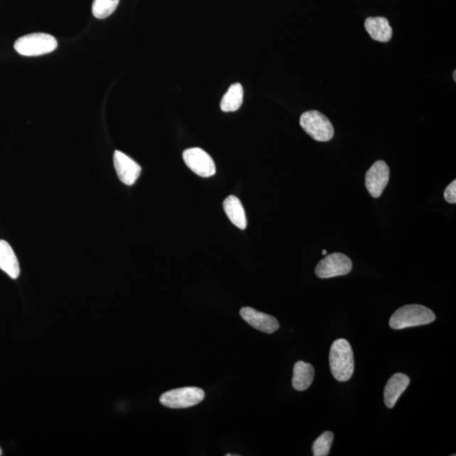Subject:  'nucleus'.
Listing matches in <instances>:
<instances>
[{"mask_svg":"<svg viewBox=\"0 0 456 456\" xmlns=\"http://www.w3.org/2000/svg\"><path fill=\"white\" fill-rule=\"evenodd\" d=\"M322 255H327V250H324L322 251Z\"/></svg>","mask_w":456,"mask_h":456,"instance_id":"aec40b11","label":"nucleus"},{"mask_svg":"<svg viewBox=\"0 0 456 456\" xmlns=\"http://www.w3.org/2000/svg\"><path fill=\"white\" fill-rule=\"evenodd\" d=\"M2 455V451H1V449H0V455Z\"/></svg>","mask_w":456,"mask_h":456,"instance_id":"4be33fe9","label":"nucleus"},{"mask_svg":"<svg viewBox=\"0 0 456 456\" xmlns=\"http://www.w3.org/2000/svg\"><path fill=\"white\" fill-rule=\"evenodd\" d=\"M314 377V368L313 366L299 361L293 368L292 386L299 391L308 390L312 385Z\"/></svg>","mask_w":456,"mask_h":456,"instance_id":"4468645a","label":"nucleus"},{"mask_svg":"<svg viewBox=\"0 0 456 456\" xmlns=\"http://www.w3.org/2000/svg\"><path fill=\"white\" fill-rule=\"evenodd\" d=\"M410 385V378L405 373H397L388 381L385 392H383V401L388 408H394L403 393Z\"/></svg>","mask_w":456,"mask_h":456,"instance_id":"9b49d317","label":"nucleus"},{"mask_svg":"<svg viewBox=\"0 0 456 456\" xmlns=\"http://www.w3.org/2000/svg\"><path fill=\"white\" fill-rule=\"evenodd\" d=\"M240 315L243 320L258 331L272 334L279 329L277 319L272 315L260 312L250 307H245L240 310Z\"/></svg>","mask_w":456,"mask_h":456,"instance_id":"9d476101","label":"nucleus"},{"mask_svg":"<svg viewBox=\"0 0 456 456\" xmlns=\"http://www.w3.org/2000/svg\"><path fill=\"white\" fill-rule=\"evenodd\" d=\"M300 125L315 141L327 142L334 137L332 122L327 116L316 110L305 112L300 117Z\"/></svg>","mask_w":456,"mask_h":456,"instance_id":"20e7f679","label":"nucleus"},{"mask_svg":"<svg viewBox=\"0 0 456 456\" xmlns=\"http://www.w3.org/2000/svg\"><path fill=\"white\" fill-rule=\"evenodd\" d=\"M390 180V168L386 161H377L365 175V186L370 196L381 197Z\"/></svg>","mask_w":456,"mask_h":456,"instance_id":"6e6552de","label":"nucleus"},{"mask_svg":"<svg viewBox=\"0 0 456 456\" xmlns=\"http://www.w3.org/2000/svg\"><path fill=\"white\" fill-rule=\"evenodd\" d=\"M456 75V71L455 70V71H454V75H453V78H454V80H455V81L456 80V78H456V75Z\"/></svg>","mask_w":456,"mask_h":456,"instance_id":"412c9836","label":"nucleus"},{"mask_svg":"<svg viewBox=\"0 0 456 456\" xmlns=\"http://www.w3.org/2000/svg\"><path fill=\"white\" fill-rule=\"evenodd\" d=\"M364 26L370 37L378 42L387 43L392 38L391 26L385 17H368Z\"/></svg>","mask_w":456,"mask_h":456,"instance_id":"f8f14e48","label":"nucleus"},{"mask_svg":"<svg viewBox=\"0 0 456 456\" xmlns=\"http://www.w3.org/2000/svg\"><path fill=\"white\" fill-rule=\"evenodd\" d=\"M352 262L341 253L329 255L316 266L315 274L319 278L328 279L346 275L351 272Z\"/></svg>","mask_w":456,"mask_h":456,"instance_id":"423d86ee","label":"nucleus"},{"mask_svg":"<svg viewBox=\"0 0 456 456\" xmlns=\"http://www.w3.org/2000/svg\"><path fill=\"white\" fill-rule=\"evenodd\" d=\"M225 213L231 221L232 223L238 228L245 230L247 227V218L245 209L239 198L234 196H230L223 202Z\"/></svg>","mask_w":456,"mask_h":456,"instance_id":"2eb2a0df","label":"nucleus"},{"mask_svg":"<svg viewBox=\"0 0 456 456\" xmlns=\"http://www.w3.org/2000/svg\"><path fill=\"white\" fill-rule=\"evenodd\" d=\"M185 164L196 174L209 178L216 174V165L212 157L201 148H189L183 153Z\"/></svg>","mask_w":456,"mask_h":456,"instance_id":"0eeeda50","label":"nucleus"},{"mask_svg":"<svg viewBox=\"0 0 456 456\" xmlns=\"http://www.w3.org/2000/svg\"><path fill=\"white\" fill-rule=\"evenodd\" d=\"M120 0H94L92 14L97 19H105L112 15L119 6Z\"/></svg>","mask_w":456,"mask_h":456,"instance_id":"f3484780","label":"nucleus"},{"mask_svg":"<svg viewBox=\"0 0 456 456\" xmlns=\"http://www.w3.org/2000/svg\"><path fill=\"white\" fill-rule=\"evenodd\" d=\"M204 398L205 392L200 388L184 387L165 392L160 397V403L169 408H188L201 403Z\"/></svg>","mask_w":456,"mask_h":456,"instance_id":"39448f33","label":"nucleus"},{"mask_svg":"<svg viewBox=\"0 0 456 456\" xmlns=\"http://www.w3.org/2000/svg\"><path fill=\"white\" fill-rule=\"evenodd\" d=\"M329 366L337 381H349L354 372V356L349 341L338 339L333 342L329 351Z\"/></svg>","mask_w":456,"mask_h":456,"instance_id":"f257e3e1","label":"nucleus"},{"mask_svg":"<svg viewBox=\"0 0 456 456\" xmlns=\"http://www.w3.org/2000/svg\"><path fill=\"white\" fill-rule=\"evenodd\" d=\"M436 316L430 309L419 304L401 307L391 316L390 327L394 329L425 326L435 322Z\"/></svg>","mask_w":456,"mask_h":456,"instance_id":"f03ea898","label":"nucleus"},{"mask_svg":"<svg viewBox=\"0 0 456 456\" xmlns=\"http://www.w3.org/2000/svg\"><path fill=\"white\" fill-rule=\"evenodd\" d=\"M0 269L12 279L19 277V262L11 246L4 240H0Z\"/></svg>","mask_w":456,"mask_h":456,"instance_id":"ddd939ff","label":"nucleus"},{"mask_svg":"<svg viewBox=\"0 0 456 456\" xmlns=\"http://www.w3.org/2000/svg\"><path fill=\"white\" fill-rule=\"evenodd\" d=\"M58 42L55 38L47 33H33L16 40L14 48L21 55L41 56L55 51Z\"/></svg>","mask_w":456,"mask_h":456,"instance_id":"7ed1b4c3","label":"nucleus"},{"mask_svg":"<svg viewBox=\"0 0 456 456\" xmlns=\"http://www.w3.org/2000/svg\"><path fill=\"white\" fill-rule=\"evenodd\" d=\"M243 102V88L240 83H235L228 90L221 101V110L225 112L239 110Z\"/></svg>","mask_w":456,"mask_h":456,"instance_id":"dca6fc26","label":"nucleus"},{"mask_svg":"<svg viewBox=\"0 0 456 456\" xmlns=\"http://www.w3.org/2000/svg\"><path fill=\"white\" fill-rule=\"evenodd\" d=\"M334 435L331 431L324 432L313 445V453L314 456H327L331 451L333 443Z\"/></svg>","mask_w":456,"mask_h":456,"instance_id":"a211bd4d","label":"nucleus"},{"mask_svg":"<svg viewBox=\"0 0 456 456\" xmlns=\"http://www.w3.org/2000/svg\"><path fill=\"white\" fill-rule=\"evenodd\" d=\"M114 164L117 177L128 186L134 184L141 175L142 166L120 151L115 152Z\"/></svg>","mask_w":456,"mask_h":456,"instance_id":"1a4fd4ad","label":"nucleus"},{"mask_svg":"<svg viewBox=\"0 0 456 456\" xmlns=\"http://www.w3.org/2000/svg\"><path fill=\"white\" fill-rule=\"evenodd\" d=\"M445 200L450 204L456 203V180L451 182L448 187L445 189L444 193Z\"/></svg>","mask_w":456,"mask_h":456,"instance_id":"6ab92c4d","label":"nucleus"}]
</instances>
